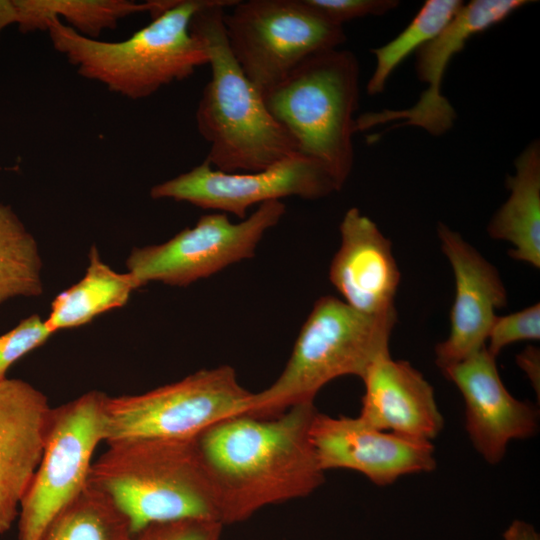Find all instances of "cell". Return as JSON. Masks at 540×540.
<instances>
[{
  "label": "cell",
  "mask_w": 540,
  "mask_h": 540,
  "mask_svg": "<svg viewBox=\"0 0 540 540\" xmlns=\"http://www.w3.org/2000/svg\"><path fill=\"white\" fill-rule=\"evenodd\" d=\"M253 395L223 365L139 395L107 396L105 442L192 439L221 420L247 414Z\"/></svg>",
  "instance_id": "obj_7"
},
{
  "label": "cell",
  "mask_w": 540,
  "mask_h": 540,
  "mask_svg": "<svg viewBox=\"0 0 540 540\" xmlns=\"http://www.w3.org/2000/svg\"><path fill=\"white\" fill-rule=\"evenodd\" d=\"M540 339V304L535 303L521 311L496 316L489 330L486 349L497 357L509 344Z\"/></svg>",
  "instance_id": "obj_25"
},
{
  "label": "cell",
  "mask_w": 540,
  "mask_h": 540,
  "mask_svg": "<svg viewBox=\"0 0 540 540\" xmlns=\"http://www.w3.org/2000/svg\"><path fill=\"white\" fill-rule=\"evenodd\" d=\"M16 21L13 0H0V35L7 26L16 24Z\"/></svg>",
  "instance_id": "obj_31"
},
{
  "label": "cell",
  "mask_w": 540,
  "mask_h": 540,
  "mask_svg": "<svg viewBox=\"0 0 540 540\" xmlns=\"http://www.w3.org/2000/svg\"><path fill=\"white\" fill-rule=\"evenodd\" d=\"M51 412L47 397L30 383L0 381V534L18 518L42 456Z\"/></svg>",
  "instance_id": "obj_16"
},
{
  "label": "cell",
  "mask_w": 540,
  "mask_h": 540,
  "mask_svg": "<svg viewBox=\"0 0 540 540\" xmlns=\"http://www.w3.org/2000/svg\"><path fill=\"white\" fill-rule=\"evenodd\" d=\"M222 528L218 521L186 519L147 526L128 540H222Z\"/></svg>",
  "instance_id": "obj_27"
},
{
  "label": "cell",
  "mask_w": 540,
  "mask_h": 540,
  "mask_svg": "<svg viewBox=\"0 0 540 540\" xmlns=\"http://www.w3.org/2000/svg\"><path fill=\"white\" fill-rule=\"evenodd\" d=\"M316 412L313 402H306L272 418L241 414L195 437L223 526L321 486L324 471L310 439Z\"/></svg>",
  "instance_id": "obj_1"
},
{
  "label": "cell",
  "mask_w": 540,
  "mask_h": 540,
  "mask_svg": "<svg viewBox=\"0 0 540 540\" xmlns=\"http://www.w3.org/2000/svg\"><path fill=\"white\" fill-rule=\"evenodd\" d=\"M37 242L11 206L0 202V304L43 292Z\"/></svg>",
  "instance_id": "obj_23"
},
{
  "label": "cell",
  "mask_w": 540,
  "mask_h": 540,
  "mask_svg": "<svg viewBox=\"0 0 540 540\" xmlns=\"http://www.w3.org/2000/svg\"><path fill=\"white\" fill-rule=\"evenodd\" d=\"M504 540H540L534 527L524 521L515 520L505 531Z\"/></svg>",
  "instance_id": "obj_30"
},
{
  "label": "cell",
  "mask_w": 540,
  "mask_h": 540,
  "mask_svg": "<svg viewBox=\"0 0 540 540\" xmlns=\"http://www.w3.org/2000/svg\"><path fill=\"white\" fill-rule=\"evenodd\" d=\"M211 0H172L152 21L123 41L91 39L58 18L47 32L56 51L84 78L129 99L146 98L208 64L203 42L191 32L193 16Z\"/></svg>",
  "instance_id": "obj_4"
},
{
  "label": "cell",
  "mask_w": 540,
  "mask_h": 540,
  "mask_svg": "<svg viewBox=\"0 0 540 540\" xmlns=\"http://www.w3.org/2000/svg\"><path fill=\"white\" fill-rule=\"evenodd\" d=\"M223 23L234 58L261 94L309 57L346 40L343 27L307 0L238 1L224 11Z\"/></svg>",
  "instance_id": "obj_8"
},
{
  "label": "cell",
  "mask_w": 540,
  "mask_h": 540,
  "mask_svg": "<svg viewBox=\"0 0 540 540\" xmlns=\"http://www.w3.org/2000/svg\"><path fill=\"white\" fill-rule=\"evenodd\" d=\"M442 372L459 389L465 404L466 431L489 464L503 459L510 441L536 434V407L510 394L500 378L496 357L486 347Z\"/></svg>",
  "instance_id": "obj_14"
},
{
  "label": "cell",
  "mask_w": 540,
  "mask_h": 540,
  "mask_svg": "<svg viewBox=\"0 0 540 540\" xmlns=\"http://www.w3.org/2000/svg\"><path fill=\"white\" fill-rule=\"evenodd\" d=\"M285 213L280 200L265 202L254 213L232 223L222 212L205 214L158 245L134 248L126 260L138 288L149 282L187 286L234 263L252 258L264 234Z\"/></svg>",
  "instance_id": "obj_10"
},
{
  "label": "cell",
  "mask_w": 540,
  "mask_h": 540,
  "mask_svg": "<svg viewBox=\"0 0 540 540\" xmlns=\"http://www.w3.org/2000/svg\"><path fill=\"white\" fill-rule=\"evenodd\" d=\"M461 0H427L407 27L388 43L372 49L375 68L366 85L378 95L394 70L414 51L437 36L463 5Z\"/></svg>",
  "instance_id": "obj_24"
},
{
  "label": "cell",
  "mask_w": 540,
  "mask_h": 540,
  "mask_svg": "<svg viewBox=\"0 0 540 540\" xmlns=\"http://www.w3.org/2000/svg\"><path fill=\"white\" fill-rule=\"evenodd\" d=\"M334 24H343L366 16H382L395 9L397 0H307Z\"/></svg>",
  "instance_id": "obj_28"
},
{
  "label": "cell",
  "mask_w": 540,
  "mask_h": 540,
  "mask_svg": "<svg viewBox=\"0 0 540 540\" xmlns=\"http://www.w3.org/2000/svg\"><path fill=\"white\" fill-rule=\"evenodd\" d=\"M529 3L531 1L527 0L463 3L443 30L416 51V75L427 85L418 101L406 109H384L360 115L355 119V133L390 123L386 131L412 126L436 137L447 133L457 118L454 107L442 93V81L451 59L464 49L471 37L501 23Z\"/></svg>",
  "instance_id": "obj_12"
},
{
  "label": "cell",
  "mask_w": 540,
  "mask_h": 540,
  "mask_svg": "<svg viewBox=\"0 0 540 540\" xmlns=\"http://www.w3.org/2000/svg\"><path fill=\"white\" fill-rule=\"evenodd\" d=\"M238 1L211 0L191 20L190 30L203 42L211 67V79L197 106L196 124L210 144L205 160L212 167L224 172H253L298 153V148L270 114L261 92L228 46L223 15Z\"/></svg>",
  "instance_id": "obj_2"
},
{
  "label": "cell",
  "mask_w": 540,
  "mask_h": 540,
  "mask_svg": "<svg viewBox=\"0 0 540 540\" xmlns=\"http://www.w3.org/2000/svg\"><path fill=\"white\" fill-rule=\"evenodd\" d=\"M13 4L22 32L47 31L51 20L58 18L77 33L98 39L104 30L115 29L121 19L141 12L153 17L167 9L171 0H13Z\"/></svg>",
  "instance_id": "obj_20"
},
{
  "label": "cell",
  "mask_w": 540,
  "mask_h": 540,
  "mask_svg": "<svg viewBox=\"0 0 540 540\" xmlns=\"http://www.w3.org/2000/svg\"><path fill=\"white\" fill-rule=\"evenodd\" d=\"M310 439L325 472L349 469L379 486L399 477L431 472L436 467L432 442L404 437L372 427L359 416L332 417L316 412Z\"/></svg>",
  "instance_id": "obj_13"
},
{
  "label": "cell",
  "mask_w": 540,
  "mask_h": 540,
  "mask_svg": "<svg viewBox=\"0 0 540 540\" xmlns=\"http://www.w3.org/2000/svg\"><path fill=\"white\" fill-rule=\"evenodd\" d=\"M359 63L353 52L315 54L262 93L270 114L288 131L298 152L321 163L342 188L354 163V114Z\"/></svg>",
  "instance_id": "obj_6"
},
{
  "label": "cell",
  "mask_w": 540,
  "mask_h": 540,
  "mask_svg": "<svg viewBox=\"0 0 540 540\" xmlns=\"http://www.w3.org/2000/svg\"><path fill=\"white\" fill-rule=\"evenodd\" d=\"M108 446L92 463L88 483L111 499L131 534L179 520L218 521L195 438L131 439Z\"/></svg>",
  "instance_id": "obj_3"
},
{
  "label": "cell",
  "mask_w": 540,
  "mask_h": 540,
  "mask_svg": "<svg viewBox=\"0 0 540 540\" xmlns=\"http://www.w3.org/2000/svg\"><path fill=\"white\" fill-rule=\"evenodd\" d=\"M441 249L455 280L448 337L437 344V366L443 370L486 346L495 311L507 303V293L497 269L458 232L438 224Z\"/></svg>",
  "instance_id": "obj_15"
},
{
  "label": "cell",
  "mask_w": 540,
  "mask_h": 540,
  "mask_svg": "<svg viewBox=\"0 0 540 540\" xmlns=\"http://www.w3.org/2000/svg\"><path fill=\"white\" fill-rule=\"evenodd\" d=\"M517 362L527 374L532 386L539 393V349L534 346H528L517 356Z\"/></svg>",
  "instance_id": "obj_29"
},
{
  "label": "cell",
  "mask_w": 540,
  "mask_h": 540,
  "mask_svg": "<svg viewBox=\"0 0 540 540\" xmlns=\"http://www.w3.org/2000/svg\"><path fill=\"white\" fill-rule=\"evenodd\" d=\"M515 173L508 175L510 194L491 218V238L510 242L509 255L540 268V141H531L514 161Z\"/></svg>",
  "instance_id": "obj_19"
},
{
  "label": "cell",
  "mask_w": 540,
  "mask_h": 540,
  "mask_svg": "<svg viewBox=\"0 0 540 540\" xmlns=\"http://www.w3.org/2000/svg\"><path fill=\"white\" fill-rule=\"evenodd\" d=\"M106 399L92 390L52 408L40 462L19 506L18 540H40L87 486L93 453L106 439Z\"/></svg>",
  "instance_id": "obj_9"
},
{
  "label": "cell",
  "mask_w": 540,
  "mask_h": 540,
  "mask_svg": "<svg viewBox=\"0 0 540 540\" xmlns=\"http://www.w3.org/2000/svg\"><path fill=\"white\" fill-rule=\"evenodd\" d=\"M137 288L130 273L114 271L102 261L93 245L84 277L56 296L46 324L53 333L81 326L103 312L125 305Z\"/></svg>",
  "instance_id": "obj_21"
},
{
  "label": "cell",
  "mask_w": 540,
  "mask_h": 540,
  "mask_svg": "<svg viewBox=\"0 0 540 540\" xmlns=\"http://www.w3.org/2000/svg\"><path fill=\"white\" fill-rule=\"evenodd\" d=\"M52 334L46 321L34 314L0 335V381L7 378L8 369L17 360L44 344Z\"/></svg>",
  "instance_id": "obj_26"
},
{
  "label": "cell",
  "mask_w": 540,
  "mask_h": 540,
  "mask_svg": "<svg viewBox=\"0 0 540 540\" xmlns=\"http://www.w3.org/2000/svg\"><path fill=\"white\" fill-rule=\"evenodd\" d=\"M125 516L100 490L87 486L49 522L40 540H128Z\"/></svg>",
  "instance_id": "obj_22"
},
{
  "label": "cell",
  "mask_w": 540,
  "mask_h": 540,
  "mask_svg": "<svg viewBox=\"0 0 540 540\" xmlns=\"http://www.w3.org/2000/svg\"><path fill=\"white\" fill-rule=\"evenodd\" d=\"M359 417L372 427L432 442L444 426L434 389L421 372L391 356L377 360L362 378Z\"/></svg>",
  "instance_id": "obj_18"
},
{
  "label": "cell",
  "mask_w": 540,
  "mask_h": 540,
  "mask_svg": "<svg viewBox=\"0 0 540 540\" xmlns=\"http://www.w3.org/2000/svg\"><path fill=\"white\" fill-rule=\"evenodd\" d=\"M397 321L395 308L378 315L359 312L333 296L319 298L304 322L280 376L254 393L247 415L276 417L297 404L313 402L331 380L361 379L379 359L389 356Z\"/></svg>",
  "instance_id": "obj_5"
},
{
  "label": "cell",
  "mask_w": 540,
  "mask_h": 540,
  "mask_svg": "<svg viewBox=\"0 0 540 540\" xmlns=\"http://www.w3.org/2000/svg\"><path fill=\"white\" fill-rule=\"evenodd\" d=\"M340 189L321 163L298 152L253 172H224L213 169L205 160L190 171L153 186L150 196L188 202L243 220L253 205L290 196L318 199Z\"/></svg>",
  "instance_id": "obj_11"
},
{
  "label": "cell",
  "mask_w": 540,
  "mask_h": 540,
  "mask_svg": "<svg viewBox=\"0 0 540 540\" xmlns=\"http://www.w3.org/2000/svg\"><path fill=\"white\" fill-rule=\"evenodd\" d=\"M340 234L341 244L332 259L329 279L343 301L369 315L394 309L400 271L391 242L357 208L345 213Z\"/></svg>",
  "instance_id": "obj_17"
}]
</instances>
